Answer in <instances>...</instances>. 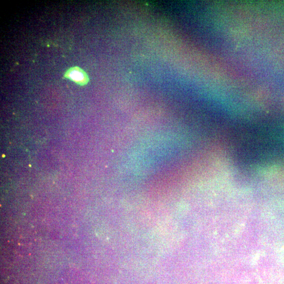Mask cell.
I'll return each mask as SVG.
<instances>
[{"mask_svg":"<svg viewBox=\"0 0 284 284\" xmlns=\"http://www.w3.org/2000/svg\"><path fill=\"white\" fill-rule=\"evenodd\" d=\"M64 77L81 86L86 85L90 80L87 73L78 67L69 69L65 72Z\"/></svg>","mask_w":284,"mask_h":284,"instance_id":"6da1fadb","label":"cell"}]
</instances>
